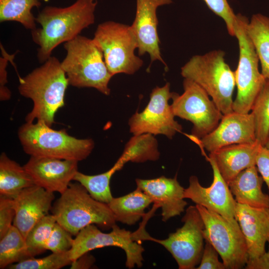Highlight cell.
Wrapping results in <instances>:
<instances>
[{
  "instance_id": "obj_30",
  "label": "cell",
  "mask_w": 269,
  "mask_h": 269,
  "mask_svg": "<svg viewBox=\"0 0 269 269\" xmlns=\"http://www.w3.org/2000/svg\"><path fill=\"white\" fill-rule=\"evenodd\" d=\"M257 140L265 146L269 138V79L258 93L252 106Z\"/></svg>"
},
{
  "instance_id": "obj_10",
  "label": "cell",
  "mask_w": 269,
  "mask_h": 269,
  "mask_svg": "<svg viewBox=\"0 0 269 269\" xmlns=\"http://www.w3.org/2000/svg\"><path fill=\"white\" fill-rule=\"evenodd\" d=\"M181 221L183 226L170 233L166 239L153 238L144 228L139 230L138 239L155 242L163 246L175 259L179 269H196L200 262L204 247V224L196 205L186 209Z\"/></svg>"
},
{
  "instance_id": "obj_41",
  "label": "cell",
  "mask_w": 269,
  "mask_h": 269,
  "mask_svg": "<svg viewBox=\"0 0 269 269\" xmlns=\"http://www.w3.org/2000/svg\"><path fill=\"white\" fill-rule=\"evenodd\" d=\"M267 148L269 149V138L266 144V145H265Z\"/></svg>"
},
{
  "instance_id": "obj_22",
  "label": "cell",
  "mask_w": 269,
  "mask_h": 269,
  "mask_svg": "<svg viewBox=\"0 0 269 269\" xmlns=\"http://www.w3.org/2000/svg\"><path fill=\"white\" fill-rule=\"evenodd\" d=\"M256 165L240 172L229 184L237 203L254 207L269 208V195L263 192L264 182Z\"/></svg>"
},
{
  "instance_id": "obj_7",
  "label": "cell",
  "mask_w": 269,
  "mask_h": 269,
  "mask_svg": "<svg viewBox=\"0 0 269 269\" xmlns=\"http://www.w3.org/2000/svg\"><path fill=\"white\" fill-rule=\"evenodd\" d=\"M93 40L102 51L113 76L132 75L142 66V60L134 53L137 43L131 26L113 21L104 22L97 26Z\"/></svg>"
},
{
  "instance_id": "obj_8",
  "label": "cell",
  "mask_w": 269,
  "mask_h": 269,
  "mask_svg": "<svg viewBox=\"0 0 269 269\" xmlns=\"http://www.w3.org/2000/svg\"><path fill=\"white\" fill-rule=\"evenodd\" d=\"M203 219V235L220 256L226 269L244 268L248 261L244 235L235 218L228 219L195 205Z\"/></svg>"
},
{
  "instance_id": "obj_1",
  "label": "cell",
  "mask_w": 269,
  "mask_h": 269,
  "mask_svg": "<svg viewBox=\"0 0 269 269\" xmlns=\"http://www.w3.org/2000/svg\"><path fill=\"white\" fill-rule=\"evenodd\" d=\"M97 5V0H77L65 7L45 6L36 17L41 28L31 31L32 39L39 46V61L44 63L57 46L73 39L93 24Z\"/></svg>"
},
{
  "instance_id": "obj_39",
  "label": "cell",
  "mask_w": 269,
  "mask_h": 269,
  "mask_svg": "<svg viewBox=\"0 0 269 269\" xmlns=\"http://www.w3.org/2000/svg\"><path fill=\"white\" fill-rule=\"evenodd\" d=\"M269 249L259 258L248 261L245 269H269Z\"/></svg>"
},
{
  "instance_id": "obj_18",
  "label": "cell",
  "mask_w": 269,
  "mask_h": 269,
  "mask_svg": "<svg viewBox=\"0 0 269 269\" xmlns=\"http://www.w3.org/2000/svg\"><path fill=\"white\" fill-rule=\"evenodd\" d=\"M139 188L151 199L154 207L161 209L162 220L166 222L170 218L180 215L187 205L184 197V188L174 178L164 176L149 179L135 180Z\"/></svg>"
},
{
  "instance_id": "obj_19",
  "label": "cell",
  "mask_w": 269,
  "mask_h": 269,
  "mask_svg": "<svg viewBox=\"0 0 269 269\" xmlns=\"http://www.w3.org/2000/svg\"><path fill=\"white\" fill-rule=\"evenodd\" d=\"M235 217L245 238L248 261L259 258L266 252V244L269 242V208L237 203Z\"/></svg>"
},
{
  "instance_id": "obj_11",
  "label": "cell",
  "mask_w": 269,
  "mask_h": 269,
  "mask_svg": "<svg viewBox=\"0 0 269 269\" xmlns=\"http://www.w3.org/2000/svg\"><path fill=\"white\" fill-rule=\"evenodd\" d=\"M183 87L182 94L172 93V110L175 116L193 124L192 138L200 139L217 127L223 114L195 82L184 78Z\"/></svg>"
},
{
  "instance_id": "obj_5",
  "label": "cell",
  "mask_w": 269,
  "mask_h": 269,
  "mask_svg": "<svg viewBox=\"0 0 269 269\" xmlns=\"http://www.w3.org/2000/svg\"><path fill=\"white\" fill-rule=\"evenodd\" d=\"M66 55L62 62L69 85L93 88L105 95L110 94L109 83L113 76L103 54L93 39L79 35L64 43Z\"/></svg>"
},
{
  "instance_id": "obj_27",
  "label": "cell",
  "mask_w": 269,
  "mask_h": 269,
  "mask_svg": "<svg viewBox=\"0 0 269 269\" xmlns=\"http://www.w3.org/2000/svg\"><path fill=\"white\" fill-rule=\"evenodd\" d=\"M124 166L118 160L107 171L97 175H90L78 171L73 180L82 184L90 195L96 200L108 204L113 199L110 181L115 173Z\"/></svg>"
},
{
  "instance_id": "obj_38",
  "label": "cell",
  "mask_w": 269,
  "mask_h": 269,
  "mask_svg": "<svg viewBox=\"0 0 269 269\" xmlns=\"http://www.w3.org/2000/svg\"><path fill=\"white\" fill-rule=\"evenodd\" d=\"M8 58L5 56L0 59V99L1 101H5L10 98L11 93L6 87L7 83L6 66Z\"/></svg>"
},
{
  "instance_id": "obj_25",
  "label": "cell",
  "mask_w": 269,
  "mask_h": 269,
  "mask_svg": "<svg viewBox=\"0 0 269 269\" xmlns=\"http://www.w3.org/2000/svg\"><path fill=\"white\" fill-rule=\"evenodd\" d=\"M261 65V73L269 79V17L261 13L254 14L246 25Z\"/></svg>"
},
{
  "instance_id": "obj_34",
  "label": "cell",
  "mask_w": 269,
  "mask_h": 269,
  "mask_svg": "<svg viewBox=\"0 0 269 269\" xmlns=\"http://www.w3.org/2000/svg\"><path fill=\"white\" fill-rule=\"evenodd\" d=\"M208 8L225 22L229 34H235L237 14H235L227 0H203Z\"/></svg>"
},
{
  "instance_id": "obj_2",
  "label": "cell",
  "mask_w": 269,
  "mask_h": 269,
  "mask_svg": "<svg viewBox=\"0 0 269 269\" xmlns=\"http://www.w3.org/2000/svg\"><path fill=\"white\" fill-rule=\"evenodd\" d=\"M68 81L61 62L50 56L43 64L19 79L20 95L30 99L33 108L25 117L27 123L35 120L51 127L55 115L64 105V96Z\"/></svg>"
},
{
  "instance_id": "obj_29",
  "label": "cell",
  "mask_w": 269,
  "mask_h": 269,
  "mask_svg": "<svg viewBox=\"0 0 269 269\" xmlns=\"http://www.w3.org/2000/svg\"><path fill=\"white\" fill-rule=\"evenodd\" d=\"M38 0H0V21H14L25 28L36 29V18L31 9L40 6Z\"/></svg>"
},
{
  "instance_id": "obj_33",
  "label": "cell",
  "mask_w": 269,
  "mask_h": 269,
  "mask_svg": "<svg viewBox=\"0 0 269 269\" xmlns=\"http://www.w3.org/2000/svg\"><path fill=\"white\" fill-rule=\"evenodd\" d=\"M72 235L58 223L55 224L46 243L45 249L52 253L69 251L72 248L74 240Z\"/></svg>"
},
{
  "instance_id": "obj_15",
  "label": "cell",
  "mask_w": 269,
  "mask_h": 269,
  "mask_svg": "<svg viewBox=\"0 0 269 269\" xmlns=\"http://www.w3.org/2000/svg\"><path fill=\"white\" fill-rule=\"evenodd\" d=\"M194 139L210 153L232 144L255 142L257 140L253 115L235 111L224 114L213 131Z\"/></svg>"
},
{
  "instance_id": "obj_14",
  "label": "cell",
  "mask_w": 269,
  "mask_h": 269,
  "mask_svg": "<svg viewBox=\"0 0 269 269\" xmlns=\"http://www.w3.org/2000/svg\"><path fill=\"white\" fill-rule=\"evenodd\" d=\"M213 173V179L209 187L202 186L197 176H191L189 186L185 189L184 197L196 205H201L228 219L235 218L236 201L228 184L220 174L214 159L206 156Z\"/></svg>"
},
{
  "instance_id": "obj_28",
  "label": "cell",
  "mask_w": 269,
  "mask_h": 269,
  "mask_svg": "<svg viewBox=\"0 0 269 269\" xmlns=\"http://www.w3.org/2000/svg\"><path fill=\"white\" fill-rule=\"evenodd\" d=\"M32 258L29 256L25 238L13 225L0 239V268Z\"/></svg>"
},
{
  "instance_id": "obj_16",
  "label": "cell",
  "mask_w": 269,
  "mask_h": 269,
  "mask_svg": "<svg viewBox=\"0 0 269 269\" xmlns=\"http://www.w3.org/2000/svg\"><path fill=\"white\" fill-rule=\"evenodd\" d=\"M78 163L73 160L31 156L23 167L35 185L61 194L78 171Z\"/></svg>"
},
{
  "instance_id": "obj_17",
  "label": "cell",
  "mask_w": 269,
  "mask_h": 269,
  "mask_svg": "<svg viewBox=\"0 0 269 269\" xmlns=\"http://www.w3.org/2000/svg\"><path fill=\"white\" fill-rule=\"evenodd\" d=\"M172 2V0H136L135 16L131 27L137 41L138 55L148 53L151 63L158 60L166 65L160 51L156 10Z\"/></svg>"
},
{
  "instance_id": "obj_36",
  "label": "cell",
  "mask_w": 269,
  "mask_h": 269,
  "mask_svg": "<svg viewBox=\"0 0 269 269\" xmlns=\"http://www.w3.org/2000/svg\"><path fill=\"white\" fill-rule=\"evenodd\" d=\"M202 256L197 269H226L223 262L219 260V253L214 247L205 241Z\"/></svg>"
},
{
  "instance_id": "obj_24",
  "label": "cell",
  "mask_w": 269,
  "mask_h": 269,
  "mask_svg": "<svg viewBox=\"0 0 269 269\" xmlns=\"http://www.w3.org/2000/svg\"><path fill=\"white\" fill-rule=\"evenodd\" d=\"M35 185L23 166L2 152L0 156V196L14 199L24 189Z\"/></svg>"
},
{
  "instance_id": "obj_4",
  "label": "cell",
  "mask_w": 269,
  "mask_h": 269,
  "mask_svg": "<svg viewBox=\"0 0 269 269\" xmlns=\"http://www.w3.org/2000/svg\"><path fill=\"white\" fill-rule=\"evenodd\" d=\"M225 55L220 49L194 55L181 68L182 76L200 86L223 115L233 111L236 86L234 71L225 62Z\"/></svg>"
},
{
  "instance_id": "obj_40",
  "label": "cell",
  "mask_w": 269,
  "mask_h": 269,
  "mask_svg": "<svg viewBox=\"0 0 269 269\" xmlns=\"http://www.w3.org/2000/svg\"><path fill=\"white\" fill-rule=\"evenodd\" d=\"M95 258L88 253L83 254L76 260L72 262L71 269H90L95 262Z\"/></svg>"
},
{
  "instance_id": "obj_21",
  "label": "cell",
  "mask_w": 269,
  "mask_h": 269,
  "mask_svg": "<svg viewBox=\"0 0 269 269\" xmlns=\"http://www.w3.org/2000/svg\"><path fill=\"white\" fill-rule=\"evenodd\" d=\"M261 146L258 141L232 144L210 153L209 156L214 159L220 174L229 185L240 172L256 165Z\"/></svg>"
},
{
  "instance_id": "obj_32",
  "label": "cell",
  "mask_w": 269,
  "mask_h": 269,
  "mask_svg": "<svg viewBox=\"0 0 269 269\" xmlns=\"http://www.w3.org/2000/svg\"><path fill=\"white\" fill-rule=\"evenodd\" d=\"M69 251L52 253L38 259H28L8 266L10 269H59L72 263Z\"/></svg>"
},
{
  "instance_id": "obj_35",
  "label": "cell",
  "mask_w": 269,
  "mask_h": 269,
  "mask_svg": "<svg viewBox=\"0 0 269 269\" xmlns=\"http://www.w3.org/2000/svg\"><path fill=\"white\" fill-rule=\"evenodd\" d=\"M15 216L13 199L0 196V239L13 225Z\"/></svg>"
},
{
  "instance_id": "obj_3",
  "label": "cell",
  "mask_w": 269,
  "mask_h": 269,
  "mask_svg": "<svg viewBox=\"0 0 269 269\" xmlns=\"http://www.w3.org/2000/svg\"><path fill=\"white\" fill-rule=\"evenodd\" d=\"M18 137L24 151L30 156L81 161L94 147L91 138H77L66 130H55L42 121L23 124Z\"/></svg>"
},
{
  "instance_id": "obj_26",
  "label": "cell",
  "mask_w": 269,
  "mask_h": 269,
  "mask_svg": "<svg viewBox=\"0 0 269 269\" xmlns=\"http://www.w3.org/2000/svg\"><path fill=\"white\" fill-rule=\"evenodd\" d=\"M159 155L158 143L153 135L143 134L131 138L118 160L124 165L129 161L140 163L156 160Z\"/></svg>"
},
{
  "instance_id": "obj_12",
  "label": "cell",
  "mask_w": 269,
  "mask_h": 269,
  "mask_svg": "<svg viewBox=\"0 0 269 269\" xmlns=\"http://www.w3.org/2000/svg\"><path fill=\"white\" fill-rule=\"evenodd\" d=\"M108 233L101 231L94 224L88 225L76 236L72 249L69 251L72 261L93 250L106 247H117L123 249L126 255V266L132 269L142 266L144 251L137 242L134 233L121 229L116 224Z\"/></svg>"
},
{
  "instance_id": "obj_20",
  "label": "cell",
  "mask_w": 269,
  "mask_h": 269,
  "mask_svg": "<svg viewBox=\"0 0 269 269\" xmlns=\"http://www.w3.org/2000/svg\"><path fill=\"white\" fill-rule=\"evenodd\" d=\"M54 198L53 192L34 185L24 189L13 199L15 210L13 225L24 238L33 226L48 214Z\"/></svg>"
},
{
  "instance_id": "obj_31",
  "label": "cell",
  "mask_w": 269,
  "mask_h": 269,
  "mask_svg": "<svg viewBox=\"0 0 269 269\" xmlns=\"http://www.w3.org/2000/svg\"><path fill=\"white\" fill-rule=\"evenodd\" d=\"M56 222L55 216L48 214L39 220L30 230L25 240L31 258H34L46 250V243Z\"/></svg>"
},
{
  "instance_id": "obj_37",
  "label": "cell",
  "mask_w": 269,
  "mask_h": 269,
  "mask_svg": "<svg viewBox=\"0 0 269 269\" xmlns=\"http://www.w3.org/2000/svg\"><path fill=\"white\" fill-rule=\"evenodd\" d=\"M256 166L269 190V149L261 146L257 155Z\"/></svg>"
},
{
  "instance_id": "obj_9",
  "label": "cell",
  "mask_w": 269,
  "mask_h": 269,
  "mask_svg": "<svg viewBox=\"0 0 269 269\" xmlns=\"http://www.w3.org/2000/svg\"><path fill=\"white\" fill-rule=\"evenodd\" d=\"M248 21L245 16L237 14L235 36L238 42L239 56L234 71L237 92L233 110L242 114H248L251 111L266 80L259 71V58L246 30Z\"/></svg>"
},
{
  "instance_id": "obj_6",
  "label": "cell",
  "mask_w": 269,
  "mask_h": 269,
  "mask_svg": "<svg viewBox=\"0 0 269 269\" xmlns=\"http://www.w3.org/2000/svg\"><path fill=\"white\" fill-rule=\"evenodd\" d=\"M56 222L73 236L83 228L96 224L105 230L112 229L116 221L108 204L93 198L80 183H70L51 208Z\"/></svg>"
},
{
  "instance_id": "obj_13",
  "label": "cell",
  "mask_w": 269,
  "mask_h": 269,
  "mask_svg": "<svg viewBox=\"0 0 269 269\" xmlns=\"http://www.w3.org/2000/svg\"><path fill=\"white\" fill-rule=\"evenodd\" d=\"M172 93L170 91L169 83L154 88L144 109L140 113L136 112L130 119V132L134 135L163 134L170 139L180 132L182 127L175 120L171 105L168 103Z\"/></svg>"
},
{
  "instance_id": "obj_23",
  "label": "cell",
  "mask_w": 269,
  "mask_h": 269,
  "mask_svg": "<svg viewBox=\"0 0 269 269\" xmlns=\"http://www.w3.org/2000/svg\"><path fill=\"white\" fill-rule=\"evenodd\" d=\"M152 203L150 197L137 187L127 195L113 197L108 205L116 222L132 225L145 216V209Z\"/></svg>"
}]
</instances>
